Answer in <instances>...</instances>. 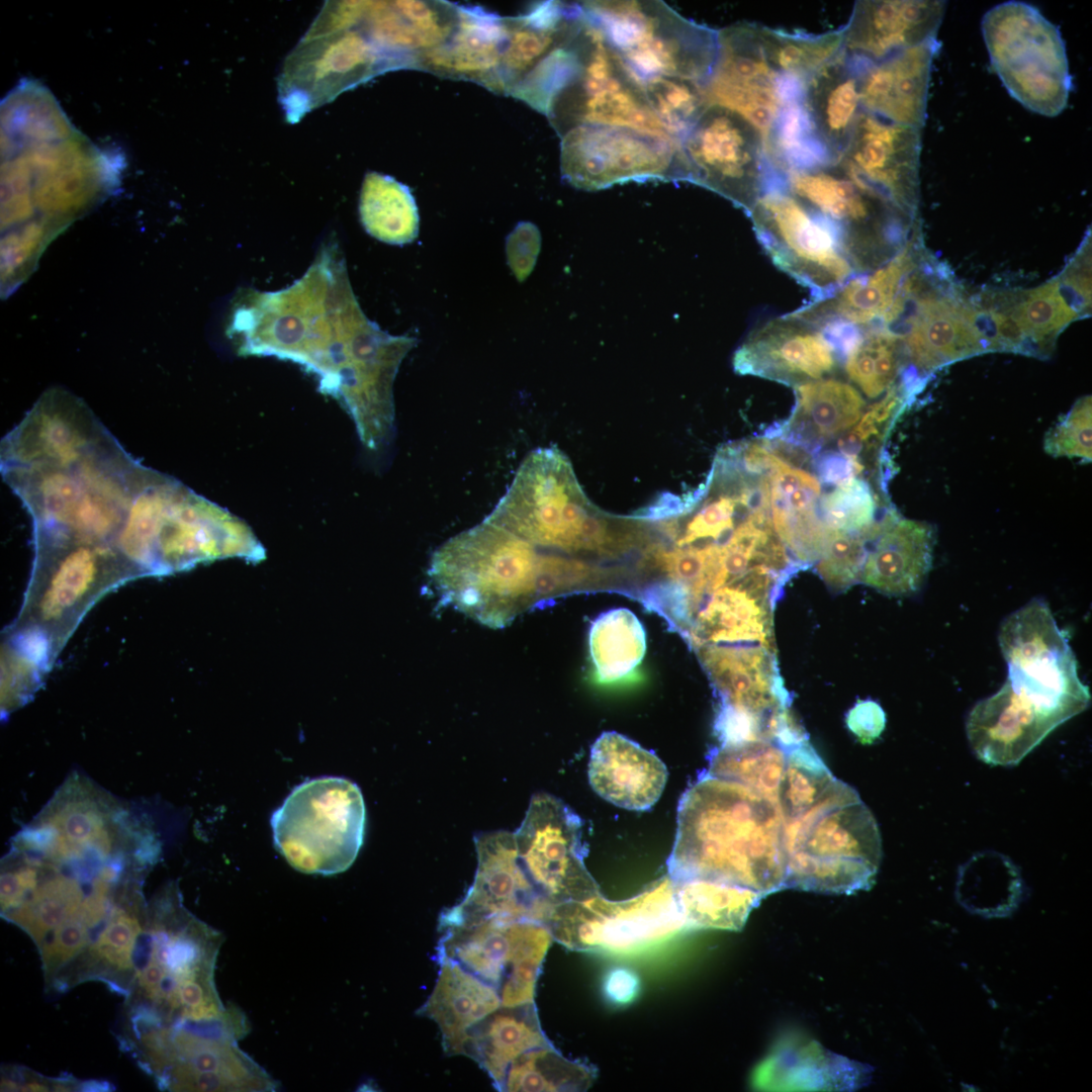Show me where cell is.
Wrapping results in <instances>:
<instances>
[{"mask_svg":"<svg viewBox=\"0 0 1092 1092\" xmlns=\"http://www.w3.org/2000/svg\"><path fill=\"white\" fill-rule=\"evenodd\" d=\"M226 334L241 355L289 360L313 374L368 449L392 438L393 382L413 339L391 336L365 316L334 242L288 287L239 290Z\"/></svg>","mask_w":1092,"mask_h":1092,"instance_id":"cell-1","label":"cell"},{"mask_svg":"<svg viewBox=\"0 0 1092 1092\" xmlns=\"http://www.w3.org/2000/svg\"><path fill=\"white\" fill-rule=\"evenodd\" d=\"M674 881L704 879L764 897L785 889V820L778 803L702 772L681 795L667 859Z\"/></svg>","mask_w":1092,"mask_h":1092,"instance_id":"cell-2","label":"cell"},{"mask_svg":"<svg viewBox=\"0 0 1092 1092\" xmlns=\"http://www.w3.org/2000/svg\"><path fill=\"white\" fill-rule=\"evenodd\" d=\"M539 558L534 545L483 520L439 546L428 573L444 605L502 629L536 599Z\"/></svg>","mask_w":1092,"mask_h":1092,"instance_id":"cell-3","label":"cell"},{"mask_svg":"<svg viewBox=\"0 0 1092 1092\" xmlns=\"http://www.w3.org/2000/svg\"><path fill=\"white\" fill-rule=\"evenodd\" d=\"M785 889L851 894L867 890L882 859L876 819L857 792L836 780L809 810L785 821Z\"/></svg>","mask_w":1092,"mask_h":1092,"instance_id":"cell-4","label":"cell"},{"mask_svg":"<svg viewBox=\"0 0 1092 1092\" xmlns=\"http://www.w3.org/2000/svg\"><path fill=\"white\" fill-rule=\"evenodd\" d=\"M484 521L534 546L566 553L609 554L627 542L586 497L570 460L556 447L527 455Z\"/></svg>","mask_w":1092,"mask_h":1092,"instance_id":"cell-5","label":"cell"},{"mask_svg":"<svg viewBox=\"0 0 1092 1092\" xmlns=\"http://www.w3.org/2000/svg\"><path fill=\"white\" fill-rule=\"evenodd\" d=\"M582 12L638 84L680 78L706 89L717 64L718 30L662 1H592Z\"/></svg>","mask_w":1092,"mask_h":1092,"instance_id":"cell-6","label":"cell"},{"mask_svg":"<svg viewBox=\"0 0 1092 1092\" xmlns=\"http://www.w3.org/2000/svg\"><path fill=\"white\" fill-rule=\"evenodd\" d=\"M127 810L88 778L73 774L12 847L60 864L103 863L154 841Z\"/></svg>","mask_w":1092,"mask_h":1092,"instance_id":"cell-7","label":"cell"},{"mask_svg":"<svg viewBox=\"0 0 1092 1092\" xmlns=\"http://www.w3.org/2000/svg\"><path fill=\"white\" fill-rule=\"evenodd\" d=\"M365 821L359 787L345 778L321 777L296 786L270 823L275 847L294 870L332 876L355 861Z\"/></svg>","mask_w":1092,"mask_h":1092,"instance_id":"cell-8","label":"cell"},{"mask_svg":"<svg viewBox=\"0 0 1092 1092\" xmlns=\"http://www.w3.org/2000/svg\"><path fill=\"white\" fill-rule=\"evenodd\" d=\"M981 28L991 66L1008 93L1032 112L1059 115L1073 85L1059 27L1035 6L1007 1L984 14Z\"/></svg>","mask_w":1092,"mask_h":1092,"instance_id":"cell-9","label":"cell"},{"mask_svg":"<svg viewBox=\"0 0 1092 1092\" xmlns=\"http://www.w3.org/2000/svg\"><path fill=\"white\" fill-rule=\"evenodd\" d=\"M771 261L812 291L814 300L834 292L855 272L842 235L829 219L769 177L748 212Z\"/></svg>","mask_w":1092,"mask_h":1092,"instance_id":"cell-10","label":"cell"},{"mask_svg":"<svg viewBox=\"0 0 1092 1092\" xmlns=\"http://www.w3.org/2000/svg\"><path fill=\"white\" fill-rule=\"evenodd\" d=\"M545 924L565 947L601 952L633 951L688 929L668 875L628 900L610 901L599 892L556 905Z\"/></svg>","mask_w":1092,"mask_h":1092,"instance_id":"cell-11","label":"cell"},{"mask_svg":"<svg viewBox=\"0 0 1092 1092\" xmlns=\"http://www.w3.org/2000/svg\"><path fill=\"white\" fill-rule=\"evenodd\" d=\"M437 959L457 963L496 990L502 1005L534 1002L553 936L545 923L499 917L439 927Z\"/></svg>","mask_w":1092,"mask_h":1092,"instance_id":"cell-12","label":"cell"},{"mask_svg":"<svg viewBox=\"0 0 1092 1092\" xmlns=\"http://www.w3.org/2000/svg\"><path fill=\"white\" fill-rule=\"evenodd\" d=\"M684 181L706 187L747 213L763 193L769 166L760 129L736 110L709 104L679 141Z\"/></svg>","mask_w":1092,"mask_h":1092,"instance_id":"cell-13","label":"cell"},{"mask_svg":"<svg viewBox=\"0 0 1092 1092\" xmlns=\"http://www.w3.org/2000/svg\"><path fill=\"white\" fill-rule=\"evenodd\" d=\"M562 178L597 190L630 180L684 181L679 142L619 124L588 122L561 135Z\"/></svg>","mask_w":1092,"mask_h":1092,"instance_id":"cell-14","label":"cell"},{"mask_svg":"<svg viewBox=\"0 0 1092 1092\" xmlns=\"http://www.w3.org/2000/svg\"><path fill=\"white\" fill-rule=\"evenodd\" d=\"M1085 707L1020 675L1007 673L994 695L971 710L966 730L979 759L991 765L1018 764L1058 726Z\"/></svg>","mask_w":1092,"mask_h":1092,"instance_id":"cell-15","label":"cell"},{"mask_svg":"<svg viewBox=\"0 0 1092 1092\" xmlns=\"http://www.w3.org/2000/svg\"><path fill=\"white\" fill-rule=\"evenodd\" d=\"M247 1032L235 1007L218 1018L173 1024L159 1081L174 1091H274V1080L238 1045Z\"/></svg>","mask_w":1092,"mask_h":1092,"instance_id":"cell-16","label":"cell"},{"mask_svg":"<svg viewBox=\"0 0 1092 1092\" xmlns=\"http://www.w3.org/2000/svg\"><path fill=\"white\" fill-rule=\"evenodd\" d=\"M513 833L520 863L547 904L554 907L599 893L584 864L583 821L563 801L547 793L533 795Z\"/></svg>","mask_w":1092,"mask_h":1092,"instance_id":"cell-17","label":"cell"},{"mask_svg":"<svg viewBox=\"0 0 1092 1092\" xmlns=\"http://www.w3.org/2000/svg\"><path fill=\"white\" fill-rule=\"evenodd\" d=\"M780 177L791 193L837 226L856 271L868 266L872 247L900 242L915 223L916 215L862 186L837 164Z\"/></svg>","mask_w":1092,"mask_h":1092,"instance_id":"cell-18","label":"cell"},{"mask_svg":"<svg viewBox=\"0 0 1092 1092\" xmlns=\"http://www.w3.org/2000/svg\"><path fill=\"white\" fill-rule=\"evenodd\" d=\"M547 116L560 135L576 125L596 122L669 136L652 113L638 82L595 27L580 71L553 100Z\"/></svg>","mask_w":1092,"mask_h":1092,"instance_id":"cell-19","label":"cell"},{"mask_svg":"<svg viewBox=\"0 0 1092 1092\" xmlns=\"http://www.w3.org/2000/svg\"><path fill=\"white\" fill-rule=\"evenodd\" d=\"M110 432L72 392L44 391L22 421L1 441V467H65L94 451Z\"/></svg>","mask_w":1092,"mask_h":1092,"instance_id":"cell-20","label":"cell"},{"mask_svg":"<svg viewBox=\"0 0 1092 1092\" xmlns=\"http://www.w3.org/2000/svg\"><path fill=\"white\" fill-rule=\"evenodd\" d=\"M719 52L705 89L709 102L736 110L754 123L763 139L783 108L802 97L804 88L777 74L765 61L754 23L718 30Z\"/></svg>","mask_w":1092,"mask_h":1092,"instance_id":"cell-21","label":"cell"},{"mask_svg":"<svg viewBox=\"0 0 1092 1092\" xmlns=\"http://www.w3.org/2000/svg\"><path fill=\"white\" fill-rule=\"evenodd\" d=\"M921 129L861 110L837 165L856 182L916 215Z\"/></svg>","mask_w":1092,"mask_h":1092,"instance_id":"cell-22","label":"cell"},{"mask_svg":"<svg viewBox=\"0 0 1092 1092\" xmlns=\"http://www.w3.org/2000/svg\"><path fill=\"white\" fill-rule=\"evenodd\" d=\"M286 68L288 100L308 109L389 69L411 68L410 61L375 43L362 29L339 30L305 39Z\"/></svg>","mask_w":1092,"mask_h":1092,"instance_id":"cell-23","label":"cell"},{"mask_svg":"<svg viewBox=\"0 0 1092 1092\" xmlns=\"http://www.w3.org/2000/svg\"><path fill=\"white\" fill-rule=\"evenodd\" d=\"M477 868L462 900L444 910L439 927L485 918L534 920L546 923L553 907L536 892L517 853L513 832H483L474 836Z\"/></svg>","mask_w":1092,"mask_h":1092,"instance_id":"cell-24","label":"cell"},{"mask_svg":"<svg viewBox=\"0 0 1092 1092\" xmlns=\"http://www.w3.org/2000/svg\"><path fill=\"white\" fill-rule=\"evenodd\" d=\"M839 360L819 327L789 313L752 330L737 348L733 367L795 387L832 374Z\"/></svg>","mask_w":1092,"mask_h":1092,"instance_id":"cell-25","label":"cell"},{"mask_svg":"<svg viewBox=\"0 0 1092 1092\" xmlns=\"http://www.w3.org/2000/svg\"><path fill=\"white\" fill-rule=\"evenodd\" d=\"M902 292L914 306L899 337L919 370L932 371L991 350L986 334L979 328L976 310L970 305L949 296L919 294L918 279L912 274Z\"/></svg>","mask_w":1092,"mask_h":1092,"instance_id":"cell-26","label":"cell"},{"mask_svg":"<svg viewBox=\"0 0 1092 1092\" xmlns=\"http://www.w3.org/2000/svg\"><path fill=\"white\" fill-rule=\"evenodd\" d=\"M785 581L772 570L757 569L706 594L700 600L704 599V606L698 611L694 641L700 645L756 643L770 648L772 610Z\"/></svg>","mask_w":1092,"mask_h":1092,"instance_id":"cell-27","label":"cell"},{"mask_svg":"<svg viewBox=\"0 0 1092 1092\" xmlns=\"http://www.w3.org/2000/svg\"><path fill=\"white\" fill-rule=\"evenodd\" d=\"M939 49L940 42L933 37L878 62L852 58L857 67L861 109L921 129L926 121L932 63Z\"/></svg>","mask_w":1092,"mask_h":1092,"instance_id":"cell-28","label":"cell"},{"mask_svg":"<svg viewBox=\"0 0 1092 1092\" xmlns=\"http://www.w3.org/2000/svg\"><path fill=\"white\" fill-rule=\"evenodd\" d=\"M946 2L941 0L855 1L842 27V48L854 59L874 63L936 37Z\"/></svg>","mask_w":1092,"mask_h":1092,"instance_id":"cell-29","label":"cell"},{"mask_svg":"<svg viewBox=\"0 0 1092 1092\" xmlns=\"http://www.w3.org/2000/svg\"><path fill=\"white\" fill-rule=\"evenodd\" d=\"M702 663L720 699L770 722L790 708L791 697L783 685L771 648L756 646H704Z\"/></svg>","mask_w":1092,"mask_h":1092,"instance_id":"cell-30","label":"cell"},{"mask_svg":"<svg viewBox=\"0 0 1092 1092\" xmlns=\"http://www.w3.org/2000/svg\"><path fill=\"white\" fill-rule=\"evenodd\" d=\"M668 777L664 762L628 737L608 731L590 748L588 781L615 806L646 811L659 800Z\"/></svg>","mask_w":1092,"mask_h":1092,"instance_id":"cell-31","label":"cell"},{"mask_svg":"<svg viewBox=\"0 0 1092 1092\" xmlns=\"http://www.w3.org/2000/svg\"><path fill=\"white\" fill-rule=\"evenodd\" d=\"M771 451L767 480L772 526L797 561L807 565L818 560L828 535L820 515L821 484L809 470Z\"/></svg>","mask_w":1092,"mask_h":1092,"instance_id":"cell-32","label":"cell"},{"mask_svg":"<svg viewBox=\"0 0 1092 1092\" xmlns=\"http://www.w3.org/2000/svg\"><path fill=\"white\" fill-rule=\"evenodd\" d=\"M506 33L504 19L477 7L459 6L454 32L442 44L415 57V68L466 79L504 93L499 67Z\"/></svg>","mask_w":1092,"mask_h":1092,"instance_id":"cell-33","label":"cell"},{"mask_svg":"<svg viewBox=\"0 0 1092 1092\" xmlns=\"http://www.w3.org/2000/svg\"><path fill=\"white\" fill-rule=\"evenodd\" d=\"M872 1070L824 1049L813 1039L786 1036L757 1066L752 1082L763 1090H854Z\"/></svg>","mask_w":1092,"mask_h":1092,"instance_id":"cell-34","label":"cell"},{"mask_svg":"<svg viewBox=\"0 0 1092 1092\" xmlns=\"http://www.w3.org/2000/svg\"><path fill=\"white\" fill-rule=\"evenodd\" d=\"M458 11L459 6L443 1H365L358 23L382 49L415 61L451 36Z\"/></svg>","mask_w":1092,"mask_h":1092,"instance_id":"cell-35","label":"cell"},{"mask_svg":"<svg viewBox=\"0 0 1092 1092\" xmlns=\"http://www.w3.org/2000/svg\"><path fill=\"white\" fill-rule=\"evenodd\" d=\"M504 19L505 43L499 77L504 93L512 91L556 49L583 27L580 5L547 1L527 13Z\"/></svg>","mask_w":1092,"mask_h":1092,"instance_id":"cell-36","label":"cell"},{"mask_svg":"<svg viewBox=\"0 0 1092 1092\" xmlns=\"http://www.w3.org/2000/svg\"><path fill=\"white\" fill-rule=\"evenodd\" d=\"M913 242L907 243L887 264L871 275L850 278L828 296L814 300L792 314L816 326L839 322L868 327L887 314L915 268Z\"/></svg>","mask_w":1092,"mask_h":1092,"instance_id":"cell-37","label":"cell"},{"mask_svg":"<svg viewBox=\"0 0 1092 1092\" xmlns=\"http://www.w3.org/2000/svg\"><path fill=\"white\" fill-rule=\"evenodd\" d=\"M38 566L46 568L49 582L39 602L44 620H56L77 605L93 588L101 572L132 567L118 551L102 544L78 542L64 537H37ZM136 570V569H135Z\"/></svg>","mask_w":1092,"mask_h":1092,"instance_id":"cell-38","label":"cell"},{"mask_svg":"<svg viewBox=\"0 0 1092 1092\" xmlns=\"http://www.w3.org/2000/svg\"><path fill=\"white\" fill-rule=\"evenodd\" d=\"M934 543L933 526L897 518L868 551L860 581L889 596L917 592L931 568Z\"/></svg>","mask_w":1092,"mask_h":1092,"instance_id":"cell-39","label":"cell"},{"mask_svg":"<svg viewBox=\"0 0 1092 1092\" xmlns=\"http://www.w3.org/2000/svg\"><path fill=\"white\" fill-rule=\"evenodd\" d=\"M801 101L830 162L836 164L862 110L855 61L843 51L808 81Z\"/></svg>","mask_w":1092,"mask_h":1092,"instance_id":"cell-40","label":"cell"},{"mask_svg":"<svg viewBox=\"0 0 1092 1092\" xmlns=\"http://www.w3.org/2000/svg\"><path fill=\"white\" fill-rule=\"evenodd\" d=\"M439 965L435 987L418 1014L435 1021L447 1056L463 1055L471 1026L502 1005L495 989L447 959Z\"/></svg>","mask_w":1092,"mask_h":1092,"instance_id":"cell-41","label":"cell"},{"mask_svg":"<svg viewBox=\"0 0 1092 1092\" xmlns=\"http://www.w3.org/2000/svg\"><path fill=\"white\" fill-rule=\"evenodd\" d=\"M548 1045L551 1043L541 1028L534 1002L500 1005L469 1028L463 1056L476 1062L502 1091L515 1060Z\"/></svg>","mask_w":1092,"mask_h":1092,"instance_id":"cell-42","label":"cell"},{"mask_svg":"<svg viewBox=\"0 0 1092 1092\" xmlns=\"http://www.w3.org/2000/svg\"><path fill=\"white\" fill-rule=\"evenodd\" d=\"M796 387V405L786 431L801 448L818 447L855 426L864 400L846 381L821 378Z\"/></svg>","mask_w":1092,"mask_h":1092,"instance_id":"cell-43","label":"cell"},{"mask_svg":"<svg viewBox=\"0 0 1092 1092\" xmlns=\"http://www.w3.org/2000/svg\"><path fill=\"white\" fill-rule=\"evenodd\" d=\"M36 864L38 881L23 901L4 916L23 928L39 946L44 938L76 913L87 894L81 878L65 867L22 851Z\"/></svg>","mask_w":1092,"mask_h":1092,"instance_id":"cell-44","label":"cell"},{"mask_svg":"<svg viewBox=\"0 0 1092 1092\" xmlns=\"http://www.w3.org/2000/svg\"><path fill=\"white\" fill-rule=\"evenodd\" d=\"M181 484L176 478L150 468L135 490L113 544L138 571L155 572L163 520Z\"/></svg>","mask_w":1092,"mask_h":1092,"instance_id":"cell-45","label":"cell"},{"mask_svg":"<svg viewBox=\"0 0 1092 1092\" xmlns=\"http://www.w3.org/2000/svg\"><path fill=\"white\" fill-rule=\"evenodd\" d=\"M588 646L596 679L614 684L637 671L646 652V632L632 611L612 609L593 621Z\"/></svg>","mask_w":1092,"mask_h":1092,"instance_id":"cell-46","label":"cell"},{"mask_svg":"<svg viewBox=\"0 0 1092 1092\" xmlns=\"http://www.w3.org/2000/svg\"><path fill=\"white\" fill-rule=\"evenodd\" d=\"M674 884L688 929L740 930L764 898L753 890L711 880L689 879Z\"/></svg>","mask_w":1092,"mask_h":1092,"instance_id":"cell-47","label":"cell"},{"mask_svg":"<svg viewBox=\"0 0 1092 1092\" xmlns=\"http://www.w3.org/2000/svg\"><path fill=\"white\" fill-rule=\"evenodd\" d=\"M359 213L366 232L392 245L413 242L419 233V212L411 190L394 178L368 172L362 184Z\"/></svg>","mask_w":1092,"mask_h":1092,"instance_id":"cell-48","label":"cell"},{"mask_svg":"<svg viewBox=\"0 0 1092 1092\" xmlns=\"http://www.w3.org/2000/svg\"><path fill=\"white\" fill-rule=\"evenodd\" d=\"M762 55L781 77L802 87L842 52L841 30L822 34L789 33L755 24Z\"/></svg>","mask_w":1092,"mask_h":1092,"instance_id":"cell-49","label":"cell"},{"mask_svg":"<svg viewBox=\"0 0 1092 1092\" xmlns=\"http://www.w3.org/2000/svg\"><path fill=\"white\" fill-rule=\"evenodd\" d=\"M708 776L741 784L778 803L787 750L775 741L719 745L708 754Z\"/></svg>","mask_w":1092,"mask_h":1092,"instance_id":"cell-50","label":"cell"},{"mask_svg":"<svg viewBox=\"0 0 1092 1092\" xmlns=\"http://www.w3.org/2000/svg\"><path fill=\"white\" fill-rule=\"evenodd\" d=\"M1021 881L1016 868L994 852L979 853L960 871L957 895L961 904L985 916L1008 915L1017 906Z\"/></svg>","mask_w":1092,"mask_h":1092,"instance_id":"cell-51","label":"cell"},{"mask_svg":"<svg viewBox=\"0 0 1092 1092\" xmlns=\"http://www.w3.org/2000/svg\"><path fill=\"white\" fill-rule=\"evenodd\" d=\"M595 1079L593 1067L566 1059L551 1044L515 1060L502 1091H584Z\"/></svg>","mask_w":1092,"mask_h":1092,"instance_id":"cell-52","label":"cell"},{"mask_svg":"<svg viewBox=\"0 0 1092 1092\" xmlns=\"http://www.w3.org/2000/svg\"><path fill=\"white\" fill-rule=\"evenodd\" d=\"M901 339L888 328L862 330L843 358L848 378L869 397L891 387L900 370Z\"/></svg>","mask_w":1092,"mask_h":1092,"instance_id":"cell-53","label":"cell"},{"mask_svg":"<svg viewBox=\"0 0 1092 1092\" xmlns=\"http://www.w3.org/2000/svg\"><path fill=\"white\" fill-rule=\"evenodd\" d=\"M1001 311L1014 325L1023 344L1029 340L1044 349L1079 315L1058 279L1024 292L1008 309Z\"/></svg>","mask_w":1092,"mask_h":1092,"instance_id":"cell-54","label":"cell"},{"mask_svg":"<svg viewBox=\"0 0 1092 1092\" xmlns=\"http://www.w3.org/2000/svg\"><path fill=\"white\" fill-rule=\"evenodd\" d=\"M819 507L827 532L855 534L867 542L875 541L898 518L891 512L884 520H877L876 502L871 488L856 476L836 482L820 498Z\"/></svg>","mask_w":1092,"mask_h":1092,"instance_id":"cell-55","label":"cell"},{"mask_svg":"<svg viewBox=\"0 0 1092 1092\" xmlns=\"http://www.w3.org/2000/svg\"><path fill=\"white\" fill-rule=\"evenodd\" d=\"M836 780L808 741L789 749L778 792V805L784 820L794 819L809 810Z\"/></svg>","mask_w":1092,"mask_h":1092,"instance_id":"cell-56","label":"cell"},{"mask_svg":"<svg viewBox=\"0 0 1092 1092\" xmlns=\"http://www.w3.org/2000/svg\"><path fill=\"white\" fill-rule=\"evenodd\" d=\"M639 85L665 132L678 142L709 105L705 89L689 80L654 78Z\"/></svg>","mask_w":1092,"mask_h":1092,"instance_id":"cell-57","label":"cell"},{"mask_svg":"<svg viewBox=\"0 0 1092 1092\" xmlns=\"http://www.w3.org/2000/svg\"><path fill=\"white\" fill-rule=\"evenodd\" d=\"M867 543L863 538L855 534L828 532L823 550L817 560V569L829 587L833 590H846L860 580L868 554Z\"/></svg>","mask_w":1092,"mask_h":1092,"instance_id":"cell-58","label":"cell"},{"mask_svg":"<svg viewBox=\"0 0 1092 1092\" xmlns=\"http://www.w3.org/2000/svg\"><path fill=\"white\" fill-rule=\"evenodd\" d=\"M1086 395L1048 433L1046 453L1055 457L1092 459V400Z\"/></svg>","mask_w":1092,"mask_h":1092,"instance_id":"cell-59","label":"cell"},{"mask_svg":"<svg viewBox=\"0 0 1092 1092\" xmlns=\"http://www.w3.org/2000/svg\"><path fill=\"white\" fill-rule=\"evenodd\" d=\"M592 575V567L578 559L559 555H540L535 597L545 599L571 590L587 582Z\"/></svg>","mask_w":1092,"mask_h":1092,"instance_id":"cell-60","label":"cell"},{"mask_svg":"<svg viewBox=\"0 0 1092 1092\" xmlns=\"http://www.w3.org/2000/svg\"><path fill=\"white\" fill-rule=\"evenodd\" d=\"M90 929L78 909L65 923L44 938L39 949L47 976H52L85 948L91 938Z\"/></svg>","mask_w":1092,"mask_h":1092,"instance_id":"cell-61","label":"cell"},{"mask_svg":"<svg viewBox=\"0 0 1092 1092\" xmlns=\"http://www.w3.org/2000/svg\"><path fill=\"white\" fill-rule=\"evenodd\" d=\"M846 725L860 742L872 743L885 729L886 714L875 701L860 700L846 714Z\"/></svg>","mask_w":1092,"mask_h":1092,"instance_id":"cell-62","label":"cell"},{"mask_svg":"<svg viewBox=\"0 0 1092 1092\" xmlns=\"http://www.w3.org/2000/svg\"><path fill=\"white\" fill-rule=\"evenodd\" d=\"M603 989L607 999L613 1003L627 1004L638 994L639 979L629 969L614 968L606 974Z\"/></svg>","mask_w":1092,"mask_h":1092,"instance_id":"cell-63","label":"cell"}]
</instances>
